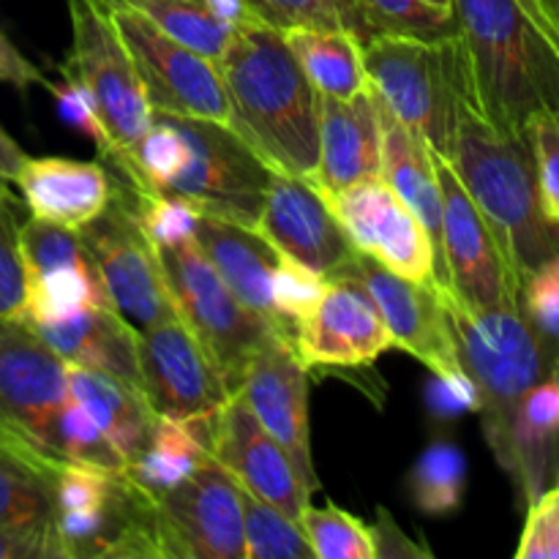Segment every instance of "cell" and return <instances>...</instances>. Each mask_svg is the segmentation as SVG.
<instances>
[{
	"label": "cell",
	"mask_w": 559,
	"mask_h": 559,
	"mask_svg": "<svg viewBox=\"0 0 559 559\" xmlns=\"http://www.w3.org/2000/svg\"><path fill=\"white\" fill-rule=\"evenodd\" d=\"M516 559H559V486L544 489L527 511Z\"/></svg>",
	"instance_id": "44"
},
{
	"label": "cell",
	"mask_w": 559,
	"mask_h": 559,
	"mask_svg": "<svg viewBox=\"0 0 559 559\" xmlns=\"http://www.w3.org/2000/svg\"><path fill=\"white\" fill-rule=\"evenodd\" d=\"M136 355L142 393L158 418H213L233 399L222 371L178 317L136 333Z\"/></svg>",
	"instance_id": "14"
},
{
	"label": "cell",
	"mask_w": 559,
	"mask_h": 559,
	"mask_svg": "<svg viewBox=\"0 0 559 559\" xmlns=\"http://www.w3.org/2000/svg\"><path fill=\"white\" fill-rule=\"evenodd\" d=\"M20 246L25 262L22 322L49 325L112 306L76 229L31 216L20 227Z\"/></svg>",
	"instance_id": "13"
},
{
	"label": "cell",
	"mask_w": 559,
	"mask_h": 559,
	"mask_svg": "<svg viewBox=\"0 0 559 559\" xmlns=\"http://www.w3.org/2000/svg\"><path fill=\"white\" fill-rule=\"evenodd\" d=\"M559 448V374L551 371L535 382L519 402L513 415L511 451H508L506 473L513 475L530 502L546 489L549 464Z\"/></svg>",
	"instance_id": "28"
},
{
	"label": "cell",
	"mask_w": 559,
	"mask_h": 559,
	"mask_svg": "<svg viewBox=\"0 0 559 559\" xmlns=\"http://www.w3.org/2000/svg\"><path fill=\"white\" fill-rule=\"evenodd\" d=\"M156 251L173 295L175 314L205 347L227 388L235 393L249 360L276 338H293V328L251 311L218 276L197 240L162 249L156 246Z\"/></svg>",
	"instance_id": "6"
},
{
	"label": "cell",
	"mask_w": 559,
	"mask_h": 559,
	"mask_svg": "<svg viewBox=\"0 0 559 559\" xmlns=\"http://www.w3.org/2000/svg\"><path fill=\"white\" fill-rule=\"evenodd\" d=\"M366 80L385 107L431 153L451 156L459 104L469 93L467 55L459 31L445 38L371 36L360 44Z\"/></svg>",
	"instance_id": "4"
},
{
	"label": "cell",
	"mask_w": 559,
	"mask_h": 559,
	"mask_svg": "<svg viewBox=\"0 0 559 559\" xmlns=\"http://www.w3.org/2000/svg\"><path fill=\"white\" fill-rule=\"evenodd\" d=\"M336 278H353L371 295L393 347L413 355L431 374L451 377L464 371L440 289L396 276L366 254H355Z\"/></svg>",
	"instance_id": "16"
},
{
	"label": "cell",
	"mask_w": 559,
	"mask_h": 559,
	"mask_svg": "<svg viewBox=\"0 0 559 559\" xmlns=\"http://www.w3.org/2000/svg\"><path fill=\"white\" fill-rule=\"evenodd\" d=\"M115 27L129 47L153 112L229 126V98L216 60L158 31L123 0H107Z\"/></svg>",
	"instance_id": "10"
},
{
	"label": "cell",
	"mask_w": 559,
	"mask_h": 559,
	"mask_svg": "<svg viewBox=\"0 0 559 559\" xmlns=\"http://www.w3.org/2000/svg\"><path fill=\"white\" fill-rule=\"evenodd\" d=\"M207 3L216 9L218 16H224V20L233 22V25H240V22L257 16L254 11H251L249 0H207Z\"/></svg>",
	"instance_id": "51"
},
{
	"label": "cell",
	"mask_w": 559,
	"mask_h": 559,
	"mask_svg": "<svg viewBox=\"0 0 559 559\" xmlns=\"http://www.w3.org/2000/svg\"><path fill=\"white\" fill-rule=\"evenodd\" d=\"M551 371H555V374H559V353H557V358H555V366H551Z\"/></svg>",
	"instance_id": "53"
},
{
	"label": "cell",
	"mask_w": 559,
	"mask_h": 559,
	"mask_svg": "<svg viewBox=\"0 0 559 559\" xmlns=\"http://www.w3.org/2000/svg\"><path fill=\"white\" fill-rule=\"evenodd\" d=\"M131 202H134L136 218H140L142 229H145L153 246L162 249V246H178L186 243V240H194L200 211L191 207L186 200L167 194H140V191L131 189Z\"/></svg>",
	"instance_id": "39"
},
{
	"label": "cell",
	"mask_w": 559,
	"mask_h": 559,
	"mask_svg": "<svg viewBox=\"0 0 559 559\" xmlns=\"http://www.w3.org/2000/svg\"><path fill=\"white\" fill-rule=\"evenodd\" d=\"M52 484L47 475L11 456H0V524L52 527Z\"/></svg>",
	"instance_id": "36"
},
{
	"label": "cell",
	"mask_w": 559,
	"mask_h": 559,
	"mask_svg": "<svg viewBox=\"0 0 559 559\" xmlns=\"http://www.w3.org/2000/svg\"><path fill=\"white\" fill-rule=\"evenodd\" d=\"M14 183L31 216L80 229L107 211L118 180L96 162L27 156Z\"/></svg>",
	"instance_id": "23"
},
{
	"label": "cell",
	"mask_w": 559,
	"mask_h": 559,
	"mask_svg": "<svg viewBox=\"0 0 559 559\" xmlns=\"http://www.w3.org/2000/svg\"><path fill=\"white\" fill-rule=\"evenodd\" d=\"M71 402L66 360L22 320H0V413L52 453L58 415Z\"/></svg>",
	"instance_id": "19"
},
{
	"label": "cell",
	"mask_w": 559,
	"mask_h": 559,
	"mask_svg": "<svg viewBox=\"0 0 559 559\" xmlns=\"http://www.w3.org/2000/svg\"><path fill=\"white\" fill-rule=\"evenodd\" d=\"M314 559H374L371 524L360 522L338 506L306 508L300 516Z\"/></svg>",
	"instance_id": "37"
},
{
	"label": "cell",
	"mask_w": 559,
	"mask_h": 559,
	"mask_svg": "<svg viewBox=\"0 0 559 559\" xmlns=\"http://www.w3.org/2000/svg\"><path fill=\"white\" fill-rule=\"evenodd\" d=\"M66 364L104 371L142 391L136 331L112 309H87L49 325H31ZM145 396V393H142Z\"/></svg>",
	"instance_id": "25"
},
{
	"label": "cell",
	"mask_w": 559,
	"mask_h": 559,
	"mask_svg": "<svg viewBox=\"0 0 559 559\" xmlns=\"http://www.w3.org/2000/svg\"><path fill=\"white\" fill-rule=\"evenodd\" d=\"M456 338L459 360L480 391V418L500 467L511 451L513 415L524 393L551 374L546 342L535 333L522 306L469 311L442 295Z\"/></svg>",
	"instance_id": "5"
},
{
	"label": "cell",
	"mask_w": 559,
	"mask_h": 559,
	"mask_svg": "<svg viewBox=\"0 0 559 559\" xmlns=\"http://www.w3.org/2000/svg\"><path fill=\"white\" fill-rule=\"evenodd\" d=\"M426 407L440 420H453L464 413H480V391L467 371L451 377L431 374L426 382Z\"/></svg>",
	"instance_id": "46"
},
{
	"label": "cell",
	"mask_w": 559,
	"mask_h": 559,
	"mask_svg": "<svg viewBox=\"0 0 559 559\" xmlns=\"http://www.w3.org/2000/svg\"><path fill=\"white\" fill-rule=\"evenodd\" d=\"M20 227L14 197L0 180V320H20L25 306V262H22Z\"/></svg>",
	"instance_id": "38"
},
{
	"label": "cell",
	"mask_w": 559,
	"mask_h": 559,
	"mask_svg": "<svg viewBox=\"0 0 559 559\" xmlns=\"http://www.w3.org/2000/svg\"><path fill=\"white\" fill-rule=\"evenodd\" d=\"M207 431L211 418H156L147 448L126 467V478L151 500H158L200 467L207 456Z\"/></svg>",
	"instance_id": "29"
},
{
	"label": "cell",
	"mask_w": 559,
	"mask_h": 559,
	"mask_svg": "<svg viewBox=\"0 0 559 559\" xmlns=\"http://www.w3.org/2000/svg\"><path fill=\"white\" fill-rule=\"evenodd\" d=\"M478 112L506 134H527L535 112H559L555 0H453Z\"/></svg>",
	"instance_id": "1"
},
{
	"label": "cell",
	"mask_w": 559,
	"mask_h": 559,
	"mask_svg": "<svg viewBox=\"0 0 559 559\" xmlns=\"http://www.w3.org/2000/svg\"><path fill=\"white\" fill-rule=\"evenodd\" d=\"M207 453L238 480V486L289 519L304 516L311 506V491L295 469L289 453L257 420L246 399L238 391L211 418Z\"/></svg>",
	"instance_id": "17"
},
{
	"label": "cell",
	"mask_w": 559,
	"mask_h": 559,
	"mask_svg": "<svg viewBox=\"0 0 559 559\" xmlns=\"http://www.w3.org/2000/svg\"><path fill=\"white\" fill-rule=\"evenodd\" d=\"M289 49L304 66L306 76L322 96L349 98L369 85L360 41L347 31L295 27L284 31Z\"/></svg>",
	"instance_id": "30"
},
{
	"label": "cell",
	"mask_w": 559,
	"mask_h": 559,
	"mask_svg": "<svg viewBox=\"0 0 559 559\" xmlns=\"http://www.w3.org/2000/svg\"><path fill=\"white\" fill-rule=\"evenodd\" d=\"M527 140L533 147L544 211L559 224V112H535L527 120Z\"/></svg>",
	"instance_id": "41"
},
{
	"label": "cell",
	"mask_w": 559,
	"mask_h": 559,
	"mask_svg": "<svg viewBox=\"0 0 559 559\" xmlns=\"http://www.w3.org/2000/svg\"><path fill=\"white\" fill-rule=\"evenodd\" d=\"M76 233L93 265L98 267L112 309L136 333L178 317L167 278H164L162 260L136 218L129 186H115V197L107 211L98 213Z\"/></svg>",
	"instance_id": "9"
},
{
	"label": "cell",
	"mask_w": 559,
	"mask_h": 559,
	"mask_svg": "<svg viewBox=\"0 0 559 559\" xmlns=\"http://www.w3.org/2000/svg\"><path fill=\"white\" fill-rule=\"evenodd\" d=\"M429 3H435V5H442V9H451V5H453V0H429Z\"/></svg>",
	"instance_id": "52"
},
{
	"label": "cell",
	"mask_w": 559,
	"mask_h": 559,
	"mask_svg": "<svg viewBox=\"0 0 559 559\" xmlns=\"http://www.w3.org/2000/svg\"><path fill=\"white\" fill-rule=\"evenodd\" d=\"M183 134L189 158L164 189L207 216L254 229L273 169L229 126L158 112Z\"/></svg>",
	"instance_id": "8"
},
{
	"label": "cell",
	"mask_w": 559,
	"mask_h": 559,
	"mask_svg": "<svg viewBox=\"0 0 559 559\" xmlns=\"http://www.w3.org/2000/svg\"><path fill=\"white\" fill-rule=\"evenodd\" d=\"M500 243L522 284L559 254V224L544 211L527 134H506L478 112L473 91L459 104L456 134L445 158Z\"/></svg>",
	"instance_id": "3"
},
{
	"label": "cell",
	"mask_w": 559,
	"mask_h": 559,
	"mask_svg": "<svg viewBox=\"0 0 559 559\" xmlns=\"http://www.w3.org/2000/svg\"><path fill=\"white\" fill-rule=\"evenodd\" d=\"M358 254L396 276L437 287V254L429 233L382 178H366L328 200Z\"/></svg>",
	"instance_id": "15"
},
{
	"label": "cell",
	"mask_w": 559,
	"mask_h": 559,
	"mask_svg": "<svg viewBox=\"0 0 559 559\" xmlns=\"http://www.w3.org/2000/svg\"><path fill=\"white\" fill-rule=\"evenodd\" d=\"M555 3H557V9H559V0H555Z\"/></svg>",
	"instance_id": "55"
},
{
	"label": "cell",
	"mask_w": 559,
	"mask_h": 559,
	"mask_svg": "<svg viewBox=\"0 0 559 559\" xmlns=\"http://www.w3.org/2000/svg\"><path fill=\"white\" fill-rule=\"evenodd\" d=\"M0 559H66L52 527L0 524Z\"/></svg>",
	"instance_id": "47"
},
{
	"label": "cell",
	"mask_w": 559,
	"mask_h": 559,
	"mask_svg": "<svg viewBox=\"0 0 559 559\" xmlns=\"http://www.w3.org/2000/svg\"><path fill=\"white\" fill-rule=\"evenodd\" d=\"M442 194V262L448 298L469 311L522 306V284L502 257L484 213L467 194L451 164L435 153Z\"/></svg>",
	"instance_id": "12"
},
{
	"label": "cell",
	"mask_w": 559,
	"mask_h": 559,
	"mask_svg": "<svg viewBox=\"0 0 559 559\" xmlns=\"http://www.w3.org/2000/svg\"><path fill=\"white\" fill-rule=\"evenodd\" d=\"M66 377H69L71 399L93 415V420L102 426V431L118 448L120 456L126 459V467H129L147 448L158 418L147 399L142 396V391H136L134 385H126L118 377L85 369V366L66 364Z\"/></svg>",
	"instance_id": "27"
},
{
	"label": "cell",
	"mask_w": 559,
	"mask_h": 559,
	"mask_svg": "<svg viewBox=\"0 0 559 559\" xmlns=\"http://www.w3.org/2000/svg\"><path fill=\"white\" fill-rule=\"evenodd\" d=\"M366 178H382V140L374 87L349 98L320 93V158L309 180L325 200Z\"/></svg>",
	"instance_id": "22"
},
{
	"label": "cell",
	"mask_w": 559,
	"mask_h": 559,
	"mask_svg": "<svg viewBox=\"0 0 559 559\" xmlns=\"http://www.w3.org/2000/svg\"><path fill=\"white\" fill-rule=\"evenodd\" d=\"M467 491V459L453 440H435L409 469V497L429 516H451Z\"/></svg>",
	"instance_id": "32"
},
{
	"label": "cell",
	"mask_w": 559,
	"mask_h": 559,
	"mask_svg": "<svg viewBox=\"0 0 559 559\" xmlns=\"http://www.w3.org/2000/svg\"><path fill=\"white\" fill-rule=\"evenodd\" d=\"M254 233L276 254L336 278L358 254L325 197L306 178L273 173Z\"/></svg>",
	"instance_id": "18"
},
{
	"label": "cell",
	"mask_w": 559,
	"mask_h": 559,
	"mask_svg": "<svg viewBox=\"0 0 559 559\" xmlns=\"http://www.w3.org/2000/svg\"><path fill=\"white\" fill-rule=\"evenodd\" d=\"M69 14L74 44L60 71L91 93L115 147L109 164L129 183L131 153L153 126L145 87L129 47L115 27L107 0H69Z\"/></svg>",
	"instance_id": "7"
},
{
	"label": "cell",
	"mask_w": 559,
	"mask_h": 559,
	"mask_svg": "<svg viewBox=\"0 0 559 559\" xmlns=\"http://www.w3.org/2000/svg\"><path fill=\"white\" fill-rule=\"evenodd\" d=\"M123 3L145 14L169 38L211 60H218L235 31L233 22L218 16L207 0H123Z\"/></svg>",
	"instance_id": "33"
},
{
	"label": "cell",
	"mask_w": 559,
	"mask_h": 559,
	"mask_svg": "<svg viewBox=\"0 0 559 559\" xmlns=\"http://www.w3.org/2000/svg\"><path fill=\"white\" fill-rule=\"evenodd\" d=\"M49 93L55 96L60 118H63L69 126H74L76 131H82L87 140L96 142L98 153H102L107 162H112V156H115L112 140H109L107 129H104L102 115H98L91 93H87L80 82L69 80V76H63V82H60V85H55L52 82V85H49Z\"/></svg>",
	"instance_id": "45"
},
{
	"label": "cell",
	"mask_w": 559,
	"mask_h": 559,
	"mask_svg": "<svg viewBox=\"0 0 559 559\" xmlns=\"http://www.w3.org/2000/svg\"><path fill=\"white\" fill-rule=\"evenodd\" d=\"M328 287V278L320 276L311 267L300 265V262L289 260V257L278 254L276 267H273L271 278V300L273 311L287 322L289 328L309 317L314 306L320 304L322 293Z\"/></svg>",
	"instance_id": "40"
},
{
	"label": "cell",
	"mask_w": 559,
	"mask_h": 559,
	"mask_svg": "<svg viewBox=\"0 0 559 559\" xmlns=\"http://www.w3.org/2000/svg\"><path fill=\"white\" fill-rule=\"evenodd\" d=\"M238 393L246 399L257 420L271 431L273 440L289 453L306 489L314 495L320 489V478L311 462L309 382L293 338H276L260 349L246 366Z\"/></svg>",
	"instance_id": "21"
},
{
	"label": "cell",
	"mask_w": 559,
	"mask_h": 559,
	"mask_svg": "<svg viewBox=\"0 0 559 559\" xmlns=\"http://www.w3.org/2000/svg\"><path fill=\"white\" fill-rule=\"evenodd\" d=\"M522 311L544 342L559 353V262L557 257L530 273L522 287Z\"/></svg>",
	"instance_id": "42"
},
{
	"label": "cell",
	"mask_w": 559,
	"mask_h": 559,
	"mask_svg": "<svg viewBox=\"0 0 559 559\" xmlns=\"http://www.w3.org/2000/svg\"><path fill=\"white\" fill-rule=\"evenodd\" d=\"M557 486H559V467H557Z\"/></svg>",
	"instance_id": "54"
},
{
	"label": "cell",
	"mask_w": 559,
	"mask_h": 559,
	"mask_svg": "<svg viewBox=\"0 0 559 559\" xmlns=\"http://www.w3.org/2000/svg\"><path fill=\"white\" fill-rule=\"evenodd\" d=\"M0 85H11V87H31V85H41L47 87L52 82L9 41L3 31H0Z\"/></svg>",
	"instance_id": "49"
},
{
	"label": "cell",
	"mask_w": 559,
	"mask_h": 559,
	"mask_svg": "<svg viewBox=\"0 0 559 559\" xmlns=\"http://www.w3.org/2000/svg\"><path fill=\"white\" fill-rule=\"evenodd\" d=\"M377 115H380L382 140V180L396 191L399 200L418 216L429 233L437 254V289L448 295L445 262H442V194L435 153L385 107L380 96H377Z\"/></svg>",
	"instance_id": "24"
},
{
	"label": "cell",
	"mask_w": 559,
	"mask_h": 559,
	"mask_svg": "<svg viewBox=\"0 0 559 559\" xmlns=\"http://www.w3.org/2000/svg\"><path fill=\"white\" fill-rule=\"evenodd\" d=\"M243 559H314L298 519L243 491Z\"/></svg>",
	"instance_id": "34"
},
{
	"label": "cell",
	"mask_w": 559,
	"mask_h": 559,
	"mask_svg": "<svg viewBox=\"0 0 559 559\" xmlns=\"http://www.w3.org/2000/svg\"><path fill=\"white\" fill-rule=\"evenodd\" d=\"M52 453L66 459V462L82 464V467L102 469V473L123 475L126 459L120 456L118 448L109 442L102 426L93 420V415L71 399L58 415L52 435Z\"/></svg>",
	"instance_id": "35"
},
{
	"label": "cell",
	"mask_w": 559,
	"mask_h": 559,
	"mask_svg": "<svg viewBox=\"0 0 559 559\" xmlns=\"http://www.w3.org/2000/svg\"><path fill=\"white\" fill-rule=\"evenodd\" d=\"M153 513L164 559H243V489L211 453Z\"/></svg>",
	"instance_id": "11"
},
{
	"label": "cell",
	"mask_w": 559,
	"mask_h": 559,
	"mask_svg": "<svg viewBox=\"0 0 559 559\" xmlns=\"http://www.w3.org/2000/svg\"><path fill=\"white\" fill-rule=\"evenodd\" d=\"M557 262H559V254H557Z\"/></svg>",
	"instance_id": "56"
},
{
	"label": "cell",
	"mask_w": 559,
	"mask_h": 559,
	"mask_svg": "<svg viewBox=\"0 0 559 559\" xmlns=\"http://www.w3.org/2000/svg\"><path fill=\"white\" fill-rule=\"evenodd\" d=\"M25 158L27 153L22 151V147L5 134L3 126H0V180H3V183H14L16 173H20V167L25 164Z\"/></svg>",
	"instance_id": "50"
},
{
	"label": "cell",
	"mask_w": 559,
	"mask_h": 559,
	"mask_svg": "<svg viewBox=\"0 0 559 559\" xmlns=\"http://www.w3.org/2000/svg\"><path fill=\"white\" fill-rule=\"evenodd\" d=\"M194 240L205 251L207 260L218 271V276L227 282V287L249 306L257 314L267 317L273 322H287L273 311L271 300V278L276 267L278 254L249 227L224 222V218L200 213ZM289 328V325H287Z\"/></svg>",
	"instance_id": "26"
},
{
	"label": "cell",
	"mask_w": 559,
	"mask_h": 559,
	"mask_svg": "<svg viewBox=\"0 0 559 559\" xmlns=\"http://www.w3.org/2000/svg\"><path fill=\"white\" fill-rule=\"evenodd\" d=\"M251 11L262 22L276 31H295V27H325V31H344L342 11L336 0H249Z\"/></svg>",
	"instance_id": "43"
},
{
	"label": "cell",
	"mask_w": 559,
	"mask_h": 559,
	"mask_svg": "<svg viewBox=\"0 0 559 559\" xmlns=\"http://www.w3.org/2000/svg\"><path fill=\"white\" fill-rule=\"evenodd\" d=\"M229 129L273 169L311 180L320 158V91L282 31L260 16L235 25L218 55Z\"/></svg>",
	"instance_id": "2"
},
{
	"label": "cell",
	"mask_w": 559,
	"mask_h": 559,
	"mask_svg": "<svg viewBox=\"0 0 559 559\" xmlns=\"http://www.w3.org/2000/svg\"><path fill=\"white\" fill-rule=\"evenodd\" d=\"M344 31L360 44L371 36L445 38L459 31L453 9L429 0H336Z\"/></svg>",
	"instance_id": "31"
},
{
	"label": "cell",
	"mask_w": 559,
	"mask_h": 559,
	"mask_svg": "<svg viewBox=\"0 0 559 559\" xmlns=\"http://www.w3.org/2000/svg\"><path fill=\"white\" fill-rule=\"evenodd\" d=\"M293 347L309 369H360L393 347L371 295L353 278H331L320 304L293 325Z\"/></svg>",
	"instance_id": "20"
},
{
	"label": "cell",
	"mask_w": 559,
	"mask_h": 559,
	"mask_svg": "<svg viewBox=\"0 0 559 559\" xmlns=\"http://www.w3.org/2000/svg\"><path fill=\"white\" fill-rule=\"evenodd\" d=\"M371 538H374V559H429L431 549L424 544H413L409 535L399 527L396 519L380 508L377 522L371 524Z\"/></svg>",
	"instance_id": "48"
}]
</instances>
